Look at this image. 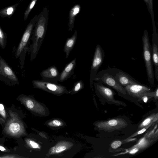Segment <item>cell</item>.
<instances>
[{
    "mask_svg": "<svg viewBox=\"0 0 158 158\" xmlns=\"http://www.w3.org/2000/svg\"><path fill=\"white\" fill-rule=\"evenodd\" d=\"M48 20V10L45 7L37 15L31 39L30 47L31 61L36 58L45 37Z\"/></svg>",
    "mask_w": 158,
    "mask_h": 158,
    "instance_id": "6da1fadb",
    "label": "cell"
},
{
    "mask_svg": "<svg viewBox=\"0 0 158 158\" xmlns=\"http://www.w3.org/2000/svg\"><path fill=\"white\" fill-rule=\"evenodd\" d=\"M9 116L4 125L5 133L10 136L19 138L24 135L25 131L22 121L15 112H9Z\"/></svg>",
    "mask_w": 158,
    "mask_h": 158,
    "instance_id": "7a4b0ae2",
    "label": "cell"
},
{
    "mask_svg": "<svg viewBox=\"0 0 158 158\" xmlns=\"http://www.w3.org/2000/svg\"><path fill=\"white\" fill-rule=\"evenodd\" d=\"M143 56L146 68L148 80L149 84L153 85L154 84V71L150 52V44L148 35L145 30L142 37Z\"/></svg>",
    "mask_w": 158,
    "mask_h": 158,
    "instance_id": "3957f363",
    "label": "cell"
},
{
    "mask_svg": "<svg viewBox=\"0 0 158 158\" xmlns=\"http://www.w3.org/2000/svg\"><path fill=\"white\" fill-rule=\"evenodd\" d=\"M94 81L101 82L121 94L125 95L127 94L123 87L116 80L113 75L106 69L97 73Z\"/></svg>",
    "mask_w": 158,
    "mask_h": 158,
    "instance_id": "277c9868",
    "label": "cell"
},
{
    "mask_svg": "<svg viewBox=\"0 0 158 158\" xmlns=\"http://www.w3.org/2000/svg\"><path fill=\"white\" fill-rule=\"evenodd\" d=\"M105 52L101 46L97 44L95 48L90 74V86L92 85L95 77L104 60Z\"/></svg>",
    "mask_w": 158,
    "mask_h": 158,
    "instance_id": "5b68a950",
    "label": "cell"
},
{
    "mask_svg": "<svg viewBox=\"0 0 158 158\" xmlns=\"http://www.w3.org/2000/svg\"><path fill=\"white\" fill-rule=\"evenodd\" d=\"M37 15H35L27 25L23 35L15 52L16 58L19 57L23 51H26L34 27Z\"/></svg>",
    "mask_w": 158,
    "mask_h": 158,
    "instance_id": "8992f818",
    "label": "cell"
},
{
    "mask_svg": "<svg viewBox=\"0 0 158 158\" xmlns=\"http://www.w3.org/2000/svg\"><path fill=\"white\" fill-rule=\"evenodd\" d=\"M106 70L113 75L116 80L122 86L141 83L131 76L119 69L109 67Z\"/></svg>",
    "mask_w": 158,
    "mask_h": 158,
    "instance_id": "52a82bcc",
    "label": "cell"
},
{
    "mask_svg": "<svg viewBox=\"0 0 158 158\" xmlns=\"http://www.w3.org/2000/svg\"><path fill=\"white\" fill-rule=\"evenodd\" d=\"M96 124L99 129L109 131L124 128L127 125V123L124 119L118 118L98 121Z\"/></svg>",
    "mask_w": 158,
    "mask_h": 158,
    "instance_id": "ba28073f",
    "label": "cell"
},
{
    "mask_svg": "<svg viewBox=\"0 0 158 158\" xmlns=\"http://www.w3.org/2000/svg\"><path fill=\"white\" fill-rule=\"evenodd\" d=\"M123 87L127 94L134 98L142 100V98L145 96L151 97L150 95L151 89L141 83L128 85Z\"/></svg>",
    "mask_w": 158,
    "mask_h": 158,
    "instance_id": "9c48e42d",
    "label": "cell"
},
{
    "mask_svg": "<svg viewBox=\"0 0 158 158\" xmlns=\"http://www.w3.org/2000/svg\"><path fill=\"white\" fill-rule=\"evenodd\" d=\"M32 83L34 86L49 92L56 93H61L66 91L65 87L56 84L55 83L44 80H33Z\"/></svg>",
    "mask_w": 158,
    "mask_h": 158,
    "instance_id": "30bf717a",
    "label": "cell"
},
{
    "mask_svg": "<svg viewBox=\"0 0 158 158\" xmlns=\"http://www.w3.org/2000/svg\"><path fill=\"white\" fill-rule=\"evenodd\" d=\"M97 93L108 101L114 104H121V103L115 100L114 98V92L110 88L99 82L93 83Z\"/></svg>",
    "mask_w": 158,
    "mask_h": 158,
    "instance_id": "8fae6325",
    "label": "cell"
},
{
    "mask_svg": "<svg viewBox=\"0 0 158 158\" xmlns=\"http://www.w3.org/2000/svg\"><path fill=\"white\" fill-rule=\"evenodd\" d=\"M150 52L153 64L155 67L154 76L158 81V37L156 31H154L150 45Z\"/></svg>",
    "mask_w": 158,
    "mask_h": 158,
    "instance_id": "7c38bea8",
    "label": "cell"
},
{
    "mask_svg": "<svg viewBox=\"0 0 158 158\" xmlns=\"http://www.w3.org/2000/svg\"><path fill=\"white\" fill-rule=\"evenodd\" d=\"M40 75L43 80L53 83L59 81L60 73L55 65H52L43 70Z\"/></svg>",
    "mask_w": 158,
    "mask_h": 158,
    "instance_id": "4fadbf2b",
    "label": "cell"
},
{
    "mask_svg": "<svg viewBox=\"0 0 158 158\" xmlns=\"http://www.w3.org/2000/svg\"><path fill=\"white\" fill-rule=\"evenodd\" d=\"M0 74L14 81H18L13 70L2 59H0Z\"/></svg>",
    "mask_w": 158,
    "mask_h": 158,
    "instance_id": "5bb4252c",
    "label": "cell"
},
{
    "mask_svg": "<svg viewBox=\"0 0 158 158\" xmlns=\"http://www.w3.org/2000/svg\"><path fill=\"white\" fill-rule=\"evenodd\" d=\"M75 58L67 64L60 73L59 81L63 82L70 78L74 74V70L76 64Z\"/></svg>",
    "mask_w": 158,
    "mask_h": 158,
    "instance_id": "9a60e30c",
    "label": "cell"
},
{
    "mask_svg": "<svg viewBox=\"0 0 158 158\" xmlns=\"http://www.w3.org/2000/svg\"><path fill=\"white\" fill-rule=\"evenodd\" d=\"M77 36V31L76 30L73 35L67 39L65 43L63 51L65 54V58L68 57L69 54L73 49L76 43Z\"/></svg>",
    "mask_w": 158,
    "mask_h": 158,
    "instance_id": "2e32d148",
    "label": "cell"
},
{
    "mask_svg": "<svg viewBox=\"0 0 158 158\" xmlns=\"http://www.w3.org/2000/svg\"><path fill=\"white\" fill-rule=\"evenodd\" d=\"M81 7L79 4H76L70 10L69 14V31H72L74 27L75 18L80 11Z\"/></svg>",
    "mask_w": 158,
    "mask_h": 158,
    "instance_id": "e0dca14e",
    "label": "cell"
},
{
    "mask_svg": "<svg viewBox=\"0 0 158 158\" xmlns=\"http://www.w3.org/2000/svg\"><path fill=\"white\" fill-rule=\"evenodd\" d=\"M158 114H153L146 118L139 125L138 129L139 130L147 127H148L158 120Z\"/></svg>",
    "mask_w": 158,
    "mask_h": 158,
    "instance_id": "ac0fdd59",
    "label": "cell"
},
{
    "mask_svg": "<svg viewBox=\"0 0 158 158\" xmlns=\"http://www.w3.org/2000/svg\"><path fill=\"white\" fill-rule=\"evenodd\" d=\"M16 7V6L14 5L4 8L0 11V15L5 16L11 15L14 12Z\"/></svg>",
    "mask_w": 158,
    "mask_h": 158,
    "instance_id": "d6986e66",
    "label": "cell"
},
{
    "mask_svg": "<svg viewBox=\"0 0 158 158\" xmlns=\"http://www.w3.org/2000/svg\"><path fill=\"white\" fill-rule=\"evenodd\" d=\"M37 1V0H32L28 6L24 14V20H26L27 19L30 13L34 6Z\"/></svg>",
    "mask_w": 158,
    "mask_h": 158,
    "instance_id": "ffe728a7",
    "label": "cell"
},
{
    "mask_svg": "<svg viewBox=\"0 0 158 158\" xmlns=\"http://www.w3.org/2000/svg\"><path fill=\"white\" fill-rule=\"evenodd\" d=\"M84 86V83L83 81L81 80H79L75 82L74 86L72 92H77L83 88Z\"/></svg>",
    "mask_w": 158,
    "mask_h": 158,
    "instance_id": "44dd1931",
    "label": "cell"
},
{
    "mask_svg": "<svg viewBox=\"0 0 158 158\" xmlns=\"http://www.w3.org/2000/svg\"><path fill=\"white\" fill-rule=\"evenodd\" d=\"M6 41V36L0 27V46L3 48L5 46Z\"/></svg>",
    "mask_w": 158,
    "mask_h": 158,
    "instance_id": "7402d4cb",
    "label": "cell"
},
{
    "mask_svg": "<svg viewBox=\"0 0 158 158\" xmlns=\"http://www.w3.org/2000/svg\"><path fill=\"white\" fill-rule=\"evenodd\" d=\"M26 141L27 144L32 148H40L39 146L38 143L32 140L27 139Z\"/></svg>",
    "mask_w": 158,
    "mask_h": 158,
    "instance_id": "603a6c76",
    "label": "cell"
},
{
    "mask_svg": "<svg viewBox=\"0 0 158 158\" xmlns=\"http://www.w3.org/2000/svg\"><path fill=\"white\" fill-rule=\"evenodd\" d=\"M0 114L5 119H6V115L4 106L0 103Z\"/></svg>",
    "mask_w": 158,
    "mask_h": 158,
    "instance_id": "cb8c5ba5",
    "label": "cell"
},
{
    "mask_svg": "<svg viewBox=\"0 0 158 158\" xmlns=\"http://www.w3.org/2000/svg\"><path fill=\"white\" fill-rule=\"evenodd\" d=\"M122 143V142L120 141H115L112 143L111 146L113 149H116L121 146Z\"/></svg>",
    "mask_w": 158,
    "mask_h": 158,
    "instance_id": "d4e9b609",
    "label": "cell"
},
{
    "mask_svg": "<svg viewBox=\"0 0 158 158\" xmlns=\"http://www.w3.org/2000/svg\"><path fill=\"white\" fill-rule=\"evenodd\" d=\"M66 147L64 145H60L57 147L55 150V152L56 153H59L66 150Z\"/></svg>",
    "mask_w": 158,
    "mask_h": 158,
    "instance_id": "484cf974",
    "label": "cell"
},
{
    "mask_svg": "<svg viewBox=\"0 0 158 158\" xmlns=\"http://www.w3.org/2000/svg\"><path fill=\"white\" fill-rule=\"evenodd\" d=\"M49 125L54 126H59L61 125V123L59 120H54L49 123Z\"/></svg>",
    "mask_w": 158,
    "mask_h": 158,
    "instance_id": "4316f807",
    "label": "cell"
},
{
    "mask_svg": "<svg viewBox=\"0 0 158 158\" xmlns=\"http://www.w3.org/2000/svg\"><path fill=\"white\" fill-rule=\"evenodd\" d=\"M146 130V128H145V127L141 129L140 130H139V131L137 132L136 133V135H139L140 134H142Z\"/></svg>",
    "mask_w": 158,
    "mask_h": 158,
    "instance_id": "83f0119b",
    "label": "cell"
},
{
    "mask_svg": "<svg viewBox=\"0 0 158 158\" xmlns=\"http://www.w3.org/2000/svg\"><path fill=\"white\" fill-rule=\"evenodd\" d=\"M138 151V149L137 148H135L131 150L130 153L131 154H134L136 153Z\"/></svg>",
    "mask_w": 158,
    "mask_h": 158,
    "instance_id": "f1b7e54d",
    "label": "cell"
},
{
    "mask_svg": "<svg viewBox=\"0 0 158 158\" xmlns=\"http://www.w3.org/2000/svg\"><path fill=\"white\" fill-rule=\"evenodd\" d=\"M150 97L148 96H144L142 98V99L143 100V101L144 102H147L148 100V97Z\"/></svg>",
    "mask_w": 158,
    "mask_h": 158,
    "instance_id": "f546056e",
    "label": "cell"
},
{
    "mask_svg": "<svg viewBox=\"0 0 158 158\" xmlns=\"http://www.w3.org/2000/svg\"><path fill=\"white\" fill-rule=\"evenodd\" d=\"M6 121L4 119L0 117V123L2 126L5 125Z\"/></svg>",
    "mask_w": 158,
    "mask_h": 158,
    "instance_id": "4dcf8cb0",
    "label": "cell"
},
{
    "mask_svg": "<svg viewBox=\"0 0 158 158\" xmlns=\"http://www.w3.org/2000/svg\"><path fill=\"white\" fill-rule=\"evenodd\" d=\"M0 150L2 151H6V149L3 146H0Z\"/></svg>",
    "mask_w": 158,
    "mask_h": 158,
    "instance_id": "1f68e13d",
    "label": "cell"
},
{
    "mask_svg": "<svg viewBox=\"0 0 158 158\" xmlns=\"http://www.w3.org/2000/svg\"><path fill=\"white\" fill-rule=\"evenodd\" d=\"M146 2H148V0H144Z\"/></svg>",
    "mask_w": 158,
    "mask_h": 158,
    "instance_id": "d6a6232c",
    "label": "cell"
}]
</instances>
